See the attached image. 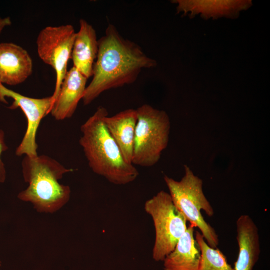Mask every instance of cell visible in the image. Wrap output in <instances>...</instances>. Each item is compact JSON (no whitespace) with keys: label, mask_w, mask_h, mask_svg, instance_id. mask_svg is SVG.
Listing matches in <instances>:
<instances>
[{"label":"cell","mask_w":270,"mask_h":270,"mask_svg":"<svg viewBox=\"0 0 270 270\" xmlns=\"http://www.w3.org/2000/svg\"><path fill=\"white\" fill-rule=\"evenodd\" d=\"M194 238L200 252L199 270H234L223 253L209 246L200 232L196 231Z\"/></svg>","instance_id":"2e32d148"},{"label":"cell","mask_w":270,"mask_h":270,"mask_svg":"<svg viewBox=\"0 0 270 270\" xmlns=\"http://www.w3.org/2000/svg\"><path fill=\"white\" fill-rule=\"evenodd\" d=\"M8 148L4 141V132L0 129V183L4 182L6 178V170L4 164L1 158V156L3 152Z\"/></svg>","instance_id":"e0dca14e"},{"label":"cell","mask_w":270,"mask_h":270,"mask_svg":"<svg viewBox=\"0 0 270 270\" xmlns=\"http://www.w3.org/2000/svg\"></svg>","instance_id":"d6986e66"},{"label":"cell","mask_w":270,"mask_h":270,"mask_svg":"<svg viewBox=\"0 0 270 270\" xmlns=\"http://www.w3.org/2000/svg\"><path fill=\"white\" fill-rule=\"evenodd\" d=\"M32 60L28 52L12 42L0 43V83L16 86L32 74Z\"/></svg>","instance_id":"9c48e42d"},{"label":"cell","mask_w":270,"mask_h":270,"mask_svg":"<svg viewBox=\"0 0 270 270\" xmlns=\"http://www.w3.org/2000/svg\"><path fill=\"white\" fill-rule=\"evenodd\" d=\"M104 124L114 139L125 161L132 164L136 126L137 122L136 110L127 109L112 116H106Z\"/></svg>","instance_id":"5bb4252c"},{"label":"cell","mask_w":270,"mask_h":270,"mask_svg":"<svg viewBox=\"0 0 270 270\" xmlns=\"http://www.w3.org/2000/svg\"><path fill=\"white\" fill-rule=\"evenodd\" d=\"M172 2L178 4L177 12H182L186 15L190 12V16L200 14L204 18H218L224 16L237 18L240 12L249 8L252 5L251 0H176Z\"/></svg>","instance_id":"7c38bea8"},{"label":"cell","mask_w":270,"mask_h":270,"mask_svg":"<svg viewBox=\"0 0 270 270\" xmlns=\"http://www.w3.org/2000/svg\"><path fill=\"white\" fill-rule=\"evenodd\" d=\"M132 163L151 167L160 160L168 146L170 122L167 113L144 104L137 109Z\"/></svg>","instance_id":"5b68a950"},{"label":"cell","mask_w":270,"mask_h":270,"mask_svg":"<svg viewBox=\"0 0 270 270\" xmlns=\"http://www.w3.org/2000/svg\"><path fill=\"white\" fill-rule=\"evenodd\" d=\"M190 224L173 250L164 260V270H199L200 252Z\"/></svg>","instance_id":"9a60e30c"},{"label":"cell","mask_w":270,"mask_h":270,"mask_svg":"<svg viewBox=\"0 0 270 270\" xmlns=\"http://www.w3.org/2000/svg\"><path fill=\"white\" fill-rule=\"evenodd\" d=\"M6 98L13 100L9 107L11 110L18 108L24 112L27 120V128L22 142L16 150V154L30 157L37 156L38 145L36 134L41 120L50 114L54 102L52 96L44 98H32L24 96L4 86L0 83V101L8 104Z\"/></svg>","instance_id":"ba28073f"},{"label":"cell","mask_w":270,"mask_h":270,"mask_svg":"<svg viewBox=\"0 0 270 270\" xmlns=\"http://www.w3.org/2000/svg\"><path fill=\"white\" fill-rule=\"evenodd\" d=\"M238 254L234 270H252L260 252L258 228L248 214L240 216L236 221Z\"/></svg>","instance_id":"8fae6325"},{"label":"cell","mask_w":270,"mask_h":270,"mask_svg":"<svg viewBox=\"0 0 270 270\" xmlns=\"http://www.w3.org/2000/svg\"><path fill=\"white\" fill-rule=\"evenodd\" d=\"M76 34L74 26L70 24L48 26L40 31L36 38L38 56L56 72L55 88L52 96L54 101L68 71V63L71 58Z\"/></svg>","instance_id":"52a82bcc"},{"label":"cell","mask_w":270,"mask_h":270,"mask_svg":"<svg viewBox=\"0 0 270 270\" xmlns=\"http://www.w3.org/2000/svg\"><path fill=\"white\" fill-rule=\"evenodd\" d=\"M108 110L98 106L80 126L79 144L92 171L116 185H124L136 180L137 168L124 160L116 142L106 128L104 118Z\"/></svg>","instance_id":"7a4b0ae2"},{"label":"cell","mask_w":270,"mask_h":270,"mask_svg":"<svg viewBox=\"0 0 270 270\" xmlns=\"http://www.w3.org/2000/svg\"><path fill=\"white\" fill-rule=\"evenodd\" d=\"M156 65L140 46L124 38L114 26L109 24L98 40L92 78L82 99L84 104H89L106 90L133 83L143 69Z\"/></svg>","instance_id":"6da1fadb"},{"label":"cell","mask_w":270,"mask_h":270,"mask_svg":"<svg viewBox=\"0 0 270 270\" xmlns=\"http://www.w3.org/2000/svg\"><path fill=\"white\" fill-rule=\"evenodd\" d=\"M12 21L10 17L2 18L0 16V34L6 26H10Z\"/></svg>","instance_id":"ac0fdd59"},{"label":"cell","mask_w":270,"mask_h":270,"mask_svg":"<svg viewBox=\"0 0 270 270\" xmlns=\"http://www.w3.org/2000/svg\"><path fill=\"white\" fill-rule=\"evenodd\" d=\"M184 174L180 180L167 176L164 179L169 194L176 207L184 214L186 221L198 228L207 244L216 248L218 235L214 229L204 219L201 210L212 216L214 210L202 190V180L196 176L189 166H184Z\"/></svg>","instance_id":"277c9868"},{"label":"cell","mask_w":270,"mask_h":270,"mask_svg":"<svg viewBox=\"0 0 270 270\" xmlns=\"http://www.w3.org/2000/svg\"><path fill=\"white\" fill-rule=\"evenodd\" d=\"M88 78L74 66L68 70L50 113L57 120L71 118L86 88Z\"/></svg>","instance_id":"30bf717a"},{"label":"cell","mask_w":270,"mask_h":270,"mask_svg":"<svg viewBox=\"0 0 270 270\" xmlns=\"http://www.w3.org/2000/svg\"><path fill=\"white\" fill-rule=\"evenodd\" d=\"M80 29L76 32L71 58L73 66L87 78L92 76L94 64L98 52V40L95 30L84 19L79 22Z\"/></svg>","instance_id":"4fadbf2b"},{"label":"cell","mask_w":270,"mask_h":270,"mask_svg":"<svg viewBox=\"0 0 270 270\" xmlns=\"http://www.w3.org/2000/svg\"><path fill=\"white\" fill-rule=\"evenodd\" d=\"M144 209L152 218L154 228L152 258L156 262L163 261L185 232L187 221L169 193L164 190L146 200Z\"/></svg>","instance_id":"8992f818"},{"label":"cell","mask_w":270,"mask_h":270,"mask_svg":"<svg viewBox=\"0 0 270 270\" xmlns=\"http://www.w3.org/2000/svg\"><path fill=\"white\" fill-rule=\"evenodd\" d=\"M22 176L28 184L18 194L19 200L30 202L38 212L54 213L68 203L71 190L59 182L64 174L72 172L56 160L44 154L24 156L22 162Z\"/></svg>","instance_id":"3957f363"}]
</instances>
